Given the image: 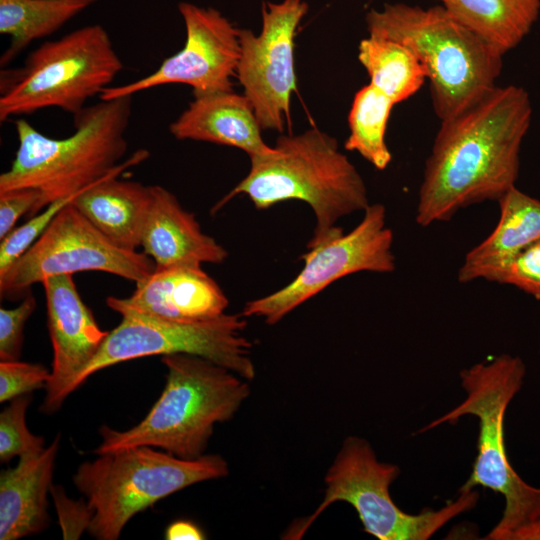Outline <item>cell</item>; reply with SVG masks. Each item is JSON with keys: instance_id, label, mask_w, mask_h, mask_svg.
Returning a JSON list of instances; mask_svg holds the SVG:
<instances>
[{"instance_id": "obj_30", "label": "cell", "mask_w": 540, "mask_h": 540, "mask_svg": "<svg viewBox=\"0 0 540 540\" xmlns=\"http://www.w3.org/2000/svg\"><path fill=\"white\" fill-rule=\"evenodd\" d=\"M36 299L29 293L15 308H0V361L19 360L26 321L36 308Z\"/></svg>"}, {"instance_id": "obj_25", "label": "cell", "mask_w": 540, "mask_h": 540, "mask_svg": "<svg viewBox=\"0 0 540 540\" xmlns=\"http://www.w3.org/2000/svg\"><path fill=\"white\" fill-rule=\"evenodd\" d=\"M394 105L369 83L356 92L348 115L350 133L345 149L358 152L378 170L386 169L392 160L385 134Z\"/></svg>"}, {"instance_id": "obj_19", "label": "cell", "mask_w": 540, "mask_h": 540, "mask_svg": "<svg viewBox=\"0 0 540 540\" xmlns=\"http://www.w3.org/2000/svg\"><path fill=\"white\" fill-rule=\"evenodd\" d=\"M169 129L178 140L239 148L250 158L273 151L262 138V127L250 101L233 90L194 97Z\"/></svg>"}, {"instance_id": "obj_2", "label": "cell", "mask_w": 540, "mask_h": 540, "mask_svg": "<svg viewBox=\"0 0 540 540\" xmlns=\"http://www.w3.org/2000/svg\"><path fill=\"white\" fill-rule=\"evenodd\" d=\"M247 176L212 209L215 214L233 197L246 195L263 210L288 200L307 203L315 216L307 249L343 234L339 219L368 205L365 182L339 148L337 140L317 128L280 135L273 151L251 157Z\"/></svg>"}, {"instance_id": "obj_13", "label": "cell", "mask_w": 540, "mask_h": 540, "mask_svg": "<svg viewBox=\"0 0 540 540\" xmlns=\"http://www.w3.org/2000/svg\"><path fill=\"white\" fill-rule=\"evenodd\" d=\"M308 11L304 0L264 2L259 35L239 29L236 75L262 129L283 132L296 90L294 38Z\"/></svg>"}, {"instance_id": "obj_16", "label": "cell", "mask_w": 540, "mask_h": 540, "mask_svg": "<svg viewBox=\"0 0 540 540\" xmlns=\"http://www.w3.org/2000/svg\"><path fill=\"white\" fill-rule=\"evenodd\" d=\"M113 311L134 310L176 321H200L225 313L229 300L201 265L155 269L127 298L108 297Z\"/></svg>"}, {"instance_id": "obj_23", "label": "cell", "mask_w": 540, "mask_h": 540, "mask_svg": "<svg viewBox=\"0 0 540 540\" xmlns=\"http://www.w3.org/2000/svg\"><path fill=\"white\" fill-rule=\"evenodd\" d=\"M98 0H0V33L10 38L5 66L34 40L46 37Z\"/></svg>"}, {"instance_id": "obj_10", "label": "cell", "mask_w": 540, "mask_h": 540, "mask_svg": "<svg viewBox=\"0 0 540 540\" xmlns=\"http://www.w3.org/2000/svg\"><path fill=\"white\" fill-rule=\"evenodd\" d=\"M119 314L121 322L108 331L94 358L69 386L68 395L99 370L153 355L200 356L248 381L255 378L253 345L244 335L247 322L241 313L200 321L169 320L134 310Z\"/></svg>"}, {"instance_id": "obj_17", "label": "cell", "mask_w": 540, "mask_h": 540, "mask_svg": "<svg viewBox=\"0 0 540 540\" xmlns=\"http://www.w3.org/2000/svg\"><path fill=\"white\" fill-rule=\"evenodd\" d=\"M155 269L181 265L220 264L228 251L205 234L193 213L186 211L166 188L152 186V202L143 227L141 244Z\"/></svg>"}, {"instance_id": "obj_9", "label": "cell", "mask_w": 540, "mask_h": 540, "mask_svg": "<svg viewBox=\"0 0 540 540\" xmlns=\"http://www.w3.org/2000/svg\"><path fill=\"white\" fill-rule=\"evenodd\" d=\"M399 475V466L379 461L366 439L347 437L325 474L321 503L308 517L294 521L282 538L301 539L322 512L341 501L355 509L364 531L379 540H426L454 517L473 509L479 499L474 489L459 490L456 500L438 510L409 514L389 492Z\"/></svg>"}, {"instance_id": "obj_31", "label": "cell", "mask_w": 540, "mask_h": 540, "mask_svg": "<svg viewBox=\"0 0 540 540\" xmlns=\"http://www.w3.org/2000/svg\"><path fill=\"white\" fill-rule=\"evenodd\" d=\"M59 524L64 539H78L88 530L93 511L87 501H74L68 498L60 486L51 487Z\"/></svg>"}, {"instance_id": "obj_20", "label": "cell", "mask_w": 540, "mask_h": 540, "mask_svg": "<svg viewBox=\"0 0 540 540\" xmlns=\"http://www.w3.org/2000/svg\"><path fill=\"white\" fill-rule=\"evenodd\" d=\"M61 436L41 451L19 457L15 467L0 474V539L16 540L39 533L49 522L51 491Z\"/></svg>"}, {"instance_id": "obj_33", "label": "cell", "mask_w": 540, "mask_h": 540, "mask_svg": "<svg viewBox=\"0 0 540 540\" xmlns=\"http://www.w3.org/2000/svg\"><path fill=\"white\" fill-rule=\"evenodd\" d=\"M201 529L191 521L178 520L171 523L165 531L167 540H202L205 539Z\"/></svg>"}, {"instance_id": "obj_34", "label": "cell", "mask_w": 540, "mask_h": 540, "mask_svg": "<svg viewBox=\"0 0 540 540\" xmlns=\"http://www.w3.org/2000/svg\"><path fill=\"white\" fill-rule=\"evenodd\" d=\"M504 540H540V517L511 531Z\"/></svg>"}, {"instance_id": "obj_11", "label": "cell", "mask_w": 540, "mask_h": 540, "mask_svg": "<svg viewBox=\"0 0 540 540\" xmlns=\"http://www.w3.org/2000/svg\"><path fill=\"white\" fill-rule=\"evenodd\" d=\"M154 270L149 256L114 244L71 202L0 277V292L18 294L49 276L83 271L106 272L138 283Z\"/></svg>"}, {"instance_id": "obj_15", "label": "cell", "mask_w": 540, "mask_h": 540, "mask_svg": "<svg viewBox=\"0 0 540 540\" xmlns=\"http://www.w3.org/2000/svg\"><path fill=\"white\" fill-rule=\"evenodd\" d=\"M42 285L53 360L41 409L52 413L68 397L69 386L94 358L108 332L98 326L81 299L72 275L49 276Z\"/></svg>"}, {"instance_id": "obj_26", "label": "cell", "mask_w": 540, "mask_h": 540, "mask_svg": "<svg viewBox=\"0 0 540 540\" xmlns=\"http://www.w3.org/2000/svg\"><path fill=\"white\" fill-rule=\"evenodd\" d=\"M31 399L28 394L18 396L0 413L1 462L45 448L44 438L32 434L26 425V411Z\"/></svg>"}, {"instance_id": "obj_8", "label": "cell", "mask_w": 540, "mask_h": 540, "mask_svg": "<svg viewBox=\"0 0 540 540\" xmlns=\"http://www.w3.org/2000/svg\"><path fill=\"white\" fill-rule=\"evenodd\" d=\"M123 62L101 25H90L46 41L14 70H2L0 120L50 107L73 116L88 99L111 86Z\"/></svg>"}, {"instance_id": "obj_1", "label": "cell", "mask_w": 540, "mask_h": 540, "mask_svg": "<svg viewBox=\"0 0 540 540\" xmlns=\"http://www.w3.org/2000/svg\"><path fill=\"white\" fill-rule=\"evenodd\" d=\"M531 118L528 92L510 84L441 121L419 188L417 224L449 221L459 210L498 201L513 188Z\"/></svg>"}, {"instance_id": "obj_5", "label": "cell", "mask_w": 540, "mask_h": 540, "mask_svg": "<svg viewBox=\"0 0 540 540\" xmlns=\"http://www.w3.org/2000/svg\"><path fill=\"white\" fill-rule=\"evenodd\" d=\"M131 112L132 96L101 100L73 116L74 132L61 139L42 134L25 119L16 120L18 148L10 168L0 175V193L36 189L40 211L100 181L122 164Z\"/></svg>"}, {"instance_id": "obj_4", "label": "cell", "mask_w": 540, "mask_h": 540, "mask_svg": "<svg viewBox=\"0 0 540 540\" xmlns=\"http://www.w3.org/2000/svg\"><path fill=\"white\" fill-rule=\"evenodd\" d=\"M167 368L164 389L146 417L118 431L100 428L95 454L150 446L183 459H195L207 448L217 423L230 420L250 395L248 380L200 356H162Z\"/></svg>"}, {"instance_id": "obj_18", "label": "cell", "mask_w": 540, "mask_h": 540, "mask_svg": "<svg viewBox=\"0 0 540 540\" xmlns=\"http://www.w3.org/2000/svg\"><path fill=\"white\" fill-rule=\"evenodd\" d=\"M138 150L114 172L81 191L72 201L104 236L121 248L136 250L152 202V186L118 179L126 168L147 159Z\"/></svg>"}, {"instance_id": "obj_6", "label": "cell", "mask_w": 540, "mask_h": 540, "mask_svg": "<svg viewBox=\"0 0 540 540\" xmlns=\"http://www.w3.org/2000/svg\"><path fill=\"white\" fill-rule=\"evenodd\" d=\"M525 374L522 359L509 354L463 369L460 379L465 400L419 430L423 433L444 423L456 424L465 415L478 418V454L470 477L459 490L481 486L504 497L502 517L484 537L488 540H504L511 531L540 517V487L517 474L508 460L504 439L505 413L521 390Z\"/></svg>"}, {"instance_id": "obj_12", "label": "cell", "mask_w": 540, "mask_h": 540, "mask_svg": "<svg viewBox=\"0 0 540 540\" xmlns=\"http://www.w3.org/2000/svg\"><path fill=\"white\" fill-rule=\"evenodd\" d=\"M360 223L347 234L308 249L301 256L304 266L286 286L248 301L244 317H261L273 325L331 283L353 273H390L395 270L393 232L386 225L382 204H369Z\"/></svg>"}, {"instance_id": "obj_28", "label": "cell", "mask_w": 540, "mask_h": 540, "mask_svg": "<svg viewBox=\"0 0 540 540\" xmlns=\"http://www.w3.org/2000/svg\"><path fill=\"white\" fill-rule=\"evenodd\" d=\"M484 280L515 286L540 300V239L519 250Z\"/></svg>"}, {"instance_id": "obj_22", "label": "cell", "mask_w": 540, "mask_h": 540, "mask_svg": "<svg viewBox=\"0 0 540 540\" xmlns=\"http://www.w3.org/2000/svg\"><path fill=\"white\" fill-rule=\"evenodd\" d=\"M505 55L529 34L540 0H433Z\"/></svg>"}, {"instance_id": "obj_27", "label": "cell", "mask_w": 540, "mask_h": 540, "mask_svg": "<svg viewBox=\"0 0 540 540\" xmlns=\"http://www.w3.org/2000/svg\"><path fill=\"white\" fill-rule=\"evenodd\" d=\"M78 194L50 203L42 213L31 216L26 223L14 228L1 240L0 277L36 242L60 210L71 203Z\"/></svg>"}, {"instance_id": "obj_24", "label": "cell", "mask_w": 540, "mask_h": 540, "mask_svg": "<svg viewBox=\"0 0 540 540\" xmlns=\"http://www.w3.org/2000/svg\"><path fill=\"white\" fill-rule=\"evenodd\" d=\"M358 60L366 69L370 84L394 104L416 94L427 74L409 48L391 39L369 35L358 45Z\"/></svg>"}, {"instance_id": "obj_3", "label": "cell", "mask_w": 540, "mask_h": 540, "mask_svg": "<svg viewBox=\"0 0 540 540\" xmlns=\"http://www.w3.org/2000/svg\"><path fill=\"white\" fill-rule=\"evenodd\" d=\"M369 35L409 48L424 67L440 121L464 111L496 87L503 54L441 5L385 4L365 17Z\"/></svg>"}, {"instance_id": "obj_7", "label": "cell", "mask_w": 540, "mask_h": 540, "mask_svg": "<svg viewBox=\"0 0 540 540\" xmlns=\"http://www.w3.org/2000/svg\"><path fill=\"white\" fill-rule=\"evenodd\" d=\"M73 476L76 488L93 511L89 534L116 540L137 513L193 484L229 474L221 455L183 459L150 446L97 454Z\"/></svg>"}, {"instance_id": "obj_21", "label": "cell", "mask_w": 540, "mask_h": 540, "mask_svg": "<svg viewBox=\"0 0 540 540\" xmlns=\"http://www.w3.org/2000/svg\"><path fill=\"white\" fill-rule=\"evenodd\" d=\"M499 221L481 243L465 256L458 280L485 277L522 248L540 239V201L514 186L499 200Z\"/></svg>"}, {"instance_id": "obj_32", "label": "cell", "mask_w": 540, "mask_h": 540, "mask_svg": "<svg viewBox=\"0 0 540 540\" xmlns=\"http://www.w3.org/2000/svg\"><path fill=\"white\" fill-rule=\"evenodd\" d=\"M40 193L33 188H16L0 193V241L15 227L18 219L38 213Z\"/></svg>"}, {"instance_id": "obj_14", "label": "cell", "mask_w": 540, "mask_h": 540, "mask_svg": "<svg viewBox=\"0 0 540 540\" xmlns=\"http://www.w3.org/2000/svg\"><path fill=\"white\" fill-rule=\"evenodd\" d=\"M186 29L183 48L163 60L151 74L136 81L105 88L100 100L133 96L154 87L185 84L194 97L232 90V76L240 58L239 28L218 10L192 3L178 5Z\"/></svg>"}, {"instance_id": "obj_29", "label": "cell", "mask_w": 540, "mask_h": 540, "mask_svg": "<svg viewBox=\"0 0 540 540\" xmlns=\"http://www.w3.org/2000/svg\"><path fill=\"white\" fill-rule=\"evenodd\" d=\"M51 372L41 364L0 361V402L46 387Z\"/></svg>"}]
</instances>
